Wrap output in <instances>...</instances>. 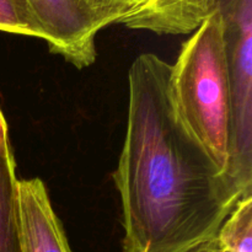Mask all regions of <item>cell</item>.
I'll list each match as a JSON object with an SVG mask.
<instances>
[{
    "label": "cell",
    "mask_w": 252,
    "mask_h": 252,
    "mask_svg": "<svg viewBox=\"0 0 252 252\" xmlns=\"http://www.w3.org/2000/svg\"><path fill=\"white\" fill-rule=\"evenodd\" d=\"M171 64L139 54L128 71V121L113 174L122 252H192L216 239L245 193L187 129L170 90Z\"/></svg>",
    "instance_id": "cell-1"
},
{
    "label": "cell",
    "mask_w": 252,
    "mask_h": 252,
    "mask_svg": "<svg viewBox=\"0 0 252 252\" xmlns=\"http://www.w3.org/2000/svg\"><path fill=\"white\" fill-rule=\"evenodd\" d=\"M170 90L187 129L230 176L231 91L225 25L219 6L182 44L171 65Z\"/></svg>",
    "instance_id": "cell-2"
},
{
    "label": "cell",
    "mask_w": 252,
    "mask_h": 252,
    "mask_svg": "<svg viewBox=\"0 0 252 252\" xmlns=\"http://www.w3.org/2000/svg\"><path fill=\"white\" fill-rule=\"evenodd\" d=\"M231 91L230 176L252 193V0H221Z\"/></svg>",
    "instance_id": "cell-3"
},
{
    "label": "cell",
    "mask_w": 252,
    "mask_h": 252,
    "mask_svg": "<svg viewBox=\"0 0 252 252\" xmlns=\"http://www.w3.org/2000/svg\"><path fill=\"white\" fill-rule=\"evenodd\" d=\"M33 37L47 42L52 53L83 69L96 61L100 31L73 0H14Z\"/></svg>",
    "instance_id": "cell-4"
},
{
    "label": "cell",
    "mask_w": 252,
    "mask_h": 252,
    "mask_svg": "<svg viewBox=\"0 0 252 252\" xmlns=\"http://www.w3.org/2000/svg\"><path fill=\"white\" fill-rule=\"evenodd\" d=\"M19 209L24 252H73L61 219L41 179L19 180Z\"/></svg>",
    "instance_id": "cell-5"
},
{
    "label": "cell",
    "mask_w": 252,
    "mask_h": 252,
    "mask_svg": "<svg viewBox=\"0 0 252 252\" xmlns=\"http://www.w3.org/2000/svg\"><path fill=\"white\" fill-rule=\"evenodd\" d=\"M221 0H153L120 24L158 34H186L196 31Z\"/></svg>",
    "instance_id": "cell-6"
},
{
    "label": "cell",
    "mask_w": 252,
    "mask_h": 252,
    "mask_svg": "<svg viewBox=\"0 0 252 252\" xmlns=\"http://www.w3.org/2000/svg\"><path fill=\"white\" fill-rule=\"evenodd\" d=\"M19 179L12 152L0 154V252L22 251Z\"/></svg>",
    "instance_id": "cell-7"
},
{
    "label": "cell",
    "mask_w": 252,
    "mask_h": 252,
    "mask_svg": "<svg viewBox=\"0 0 252 252\" xmlns=\"http://www.w3.org/2000/svg\"><path fill=\"white\" fill-rule=\"evenodd\" d=\"M214 243L217 252H252V194L236 203Z\"/></svg>",
    "instance_id": "cell-8"
},
{
    "label": "cell",
    "mask_w": 252,
    "mask_h": 252,
    "mask_svg": "<svg viewBox=\"0 0 252 252\" xmlns=\"http://www.w3.org/2000/svg\"><path fill=\"white\" fill-rule=\"evenodd\" d=\"M96 25L98 31L121 20L130 11L134 0H73Z\"/></svg>",
    "instance_id": "cell-9"
},
{
    "label": "cell",
    "mask_w": 252,
    "mask_h": 252,
    "mask_svg": "<svg viewBox=\"0 0 252 252\" xmlns=\"http://www.w3.org/2000/svg\"><path fill=\"white\" fill-rule=\"evenodd\" d=\"M0 31L33 37L14 0H0Z\"/></svg>",
    "instance_id": "cell-10"
},
{
    "label": "cell",
    "mask_w": 252,
    "mask_h": 252,
    "mask_svg": "<svg viewBox=\"0 0 252 252\" xmlns=\"http://www.w3.org/2000/svg\"><path fill=\"white\" fill-rule=\"evenodd\" d=\"M11 152L9 140V129H7V123L0 110V154L1 153Z\"/></svg>",
    "instance_id": "cell-11"
},
{
    "label": "cell",
    "mask_w": 252,
    "mask_h": 252,
    "mask_svg": "<svg viewBox=\"0 0 252 252\" xmlns=\"http://www.w3.org/2000/svg\"><path fill=\"white\" fill-rule=\"evenodd\" d=\"M153 0H134V2H133V6H132V9H130V11L128 12L127 15H126L125 17H127V16H129V15H132V14H134V12H137L138 10H140L142 9V7H144L145 5H148V4H150V2H152ZM125 17H123V19H125ZM122 19V20H123ZM122 20H121V21H122ZM120 21V22H121Z\"/></svg>",
    "instance_id": "cell-12"
},
{
    "label": "cell",
    "mask_w": 252,
    "mask_h": 252,
    "mask_svg": "<svg viewBox=\"0 0 252 252\" xmlns=\"http://www.w3.org/2000/svg\"><path fill=\"white\" fill-rule=\"evenodd\" d=\"M192 252H217V248H216V243H214V239L209 243L204 244V245L199 246L198 249H196L194 251Z\"/></svg>",
    "instance_id": "cell-13"
}]
</instances>
